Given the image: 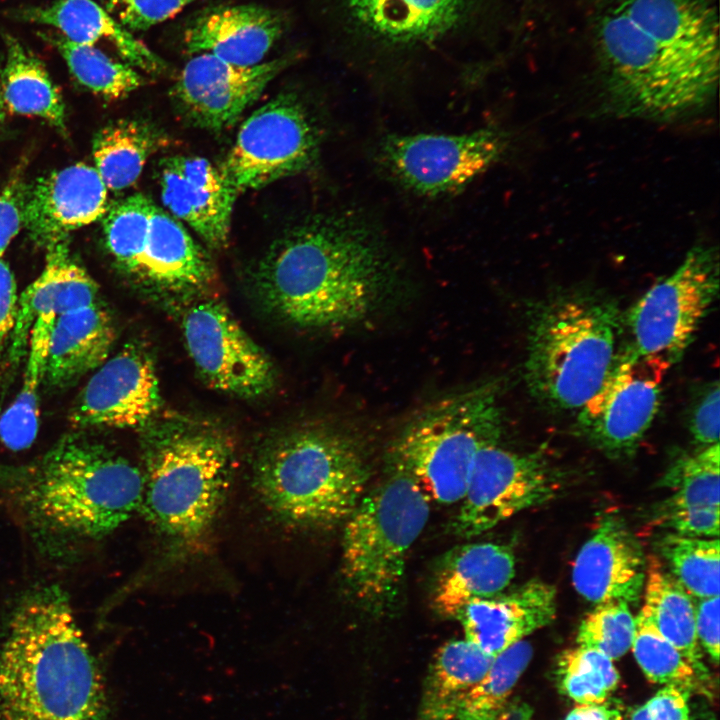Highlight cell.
<instances>
[{
  "mask_svg": "<svg viewBox=\"0 0 720 720\" xmlns=\"http://www.w3.org/2000/svg\"><path fill=\"white\" fill-rule=\"evenodd\" d=\"M591 16L603 111L674 122L712 101L719 79L716 0H601Z\"/></svg>",
  "mask_w": 720,
  "mask_h": 720,
  "instance_id": "cell-1",
  "label": "cell"
},
{
  "mask_svg": "<svg viewBox=\"0 0 720 720\" xmlns=\"http://www.w3.org/2000/svg\"><path fill=\"white\" fill-rule=\"evenodd\" d=\"M392 280L375 227L353 212L312 217L285 233L256 270V289L276 316L331 328L366 317Z\"/></svg>",
  "mask_w": 720,
  "mask_h": 720,
  "instance_id": "cell-2",
  "label": "cell"
},
{
  "mask_svg": "<svg viewBox=\"0 0 720 720\" xmlns=\"http://www.w3.org/2000/svg\"><path fill=\"white\" fill-rule=\"evenodd\" d=\"M105 681L58 585L27 591L0 638V720H108Z\"/></svg>",
  "mask_w": 720,
  "mask_h": 720,
  "instance_id": "cell-3",
  "label": "cell"
},
{
  "mask_svg": "<svg viewBox=\"0 0 720 720\" xmlns=\"http://www.w3.org/2000/svg\"><path fill=\"white\" fill-rule=\"evenodd\" d=\"M142 471L102 444L58 441L28 473L19 502L30 528L52 546L97 541L140 512Z\"/></svg>",
  "mask_w": 720,
  "mask_h": 720,
  "instance_id": "cell-4",
  "label": "cell"
},
{
  "mask_svg": "<svg viewBox=\"0 0 720 720\" xmlns=\"http://www.w3.org/2000/svg\"><path fill=\"white\" fill-rule=\"evenodd\" d=\"M143 499L140 512L163 536L189 542L213 524L229 492L235 456L213 424L152 419L141 428Z\"/></svg>",
  "mask_w": 720,
  "mask_h": 720,
  "instance_id": "cell-5",
  "label": "cell"
},
{
  "mask_svg": "<svg viewBox=\"0 0 720 720\" xmlns=\"http://www.w3.org/2000/svg\"><path fill=\"white\" fill-rule=\"evenodd\" d=\"M369 471L355 441L325 427H304L267 442L252 484L272 515L298 528L344 522L363 497Z\"/></svg>",
  "mask_w": 720,
  "mask_h": 720,
  "instance_id": "cell-6",
  "label": "cell"
},
{
  "mask_svg": "<svg viewBox=\"0 0 720 720\" xmlns=\"http://www.w3.org/2000/svg\"><path fill=\"white\" fill-rule=\"evenodd\" d=\"M616 304L591 292L559 293L530 315L526 385L544 406L580 410L602 385L617 355Z\"/></svg>",
  "mask_w": 720,
  "mask_h": 720,
  "instance_id": "cell-7",
  "label": "cell"
},
{
  "mask_svg": "<svg viewBox=\"0 0 720 720\" xmlns=\"http://www.w3.org/2000/svg\"><path fill=\"white\" fill-rule=\"evenodd\" d=\"M502 430L499 388L485 383L450 396L408 424L391 449L394 471L441 504L460 502L478 453Z\"/></svg>",
  "mask_w": 720,
  "mask_h": 720,
  "instance_id": "cell-8",
  "label": "cell"
},
{
  "mask_svg": "<svg viewBox=\"0 0 720 720\" xmlns=\"http://www.w3.org/2000/svg\"><path fill=\"white\" fill-rule=\"evenodd\" d=\"M429 512V499L417 484L394 471L344 521L342 577L367 611L383 614L397 601L408 552Z\"/></svg>",
  "mask_w": 720,
  "mask_h": 720,
  "instance_id": "cell-9",
  "label": "cell"
},
{
  "mask_svg": "<svg viewBox=\"0 0 720 720\" xmlns=\"http://www.w3.org/2000/svg\"><path fill=\"white\" fill-rule=\"evenodd\" d=\"M493 0H336L344 40L384 60L439 51L477 35Z\"/></svg>",
  "mask_w": 720,
  "mask_h": 720,
  "instance_id": "cell-10",
  "label": "cell"
},
{
  "mask_svg": "<svg viewBox=\"0 0 720 720\" xmlns=\"http://www.w3.org/2000/svg\"><path fill=\"white\" fill-rule=\"evenodd\" d=\"M509 138L499 128L463 134H386L376 146L381 169L403 189L425 198L463 191L506 153Z\"/></svg>",
  "mask_w": 720,
  "mask_h": 720,
  "instance_id": "cell-11",
  "label": "cell"
},
{
  "mask_svg": "<svg viewBox=\"0 0 720 720\" xmlns=\"http://www.w3.org/2000/svg\"><path fill=\"white\" fill-rule=\"evenodd\" d=\"M718 292V249L697 244L630 309L629 346L641 354L662 356L673 365L693 341Z\"/></svg>",
  "mask_w": 720,
  "mask_h": 720,
  "instance_id": "cell-12",
  "label": "cell"
},
{
  "mask_svg": "<svg viewBox=\"0 0 720 720\" xmlns=\"http://www.w3.org/2000/svg\"><path fill=\"white\" fill-rule=\"evenodd\" d=\"M320 142L304 103L295 94H281L243 122L219 170L237 196L307 170L318 157Z\"/></svg>",
  "mask_w": 720,
  "mask_h": 720,
  "instance_id": "cell-13",
  "label": "cell"
},
{
  "mask_svg": "<svg viewBox=\"0 0 720 720\" xmlns=\"http://www.w3.org/2000/svg\"><path fill=\"white\" fill-rule=\"evenodd\" d=\"M568 472L544 452L517 453L498 442L478 453L456 516L457 535H480L510 517L543 505L568 488Z\"/></svg>",
  "mask_w": 720,
  "mask_h": 720,
  "instance_id": "cell-14",
  "label": "cell"
},
{
  "mask_svg": "<svg viewBox=\"0 0 720 720\" xmlns=\"http://www.w3.org/2000/svg\"><path fill=\"white\" fill-rule=\"evenodd\" d=\"M671 366L630 346L617 353L602 385L579 410L580 434L607 457L632 456L656 416Z\"/></svg>",
  "mask_w": 720,
  "mask_h": 720,
  "instance_id": "cell-15",
  "label": "cell"
},
{
  "mask_svg": "<svg viewBox=\"0 0 720 720\" xmlns=\"http://www.w3.org/2000/svg\"><path fill=\"white\" fill-rule=\"evenodd\" d=\"M188 353L213 388L240 398L268 393L276 374L268 355L241 328L221 303L192 306L183 318Z\"/></svg>",
  "mask_w": 720,
  "mask_h": 720,
  "instance_id": "cell-16",
  "label": "cell"
},
{
  "mask_svg": "<svg viewBox=\"0 0 720 720\" xmlns=\"http://www.w3.org/2000/svg\"><path fill=\"white\" fill-rule=\"evenodd\" d=\"M287 64V59H274L241 66L209 53L196 54L180 72L173 97L193 124L222 130L237 122Z\"/></svg>",
  "mask_w": 720,
  "mask_h": 720,
  "instance_id": "cell-17",
  "label": "cell"
},
{
  "mask_svg": "<svg viewBox=\"0 0 720 720\" xmlns=\"http://www.w3.org/2000/svg\"><path fill=\"white\" fill-rule=\"evenodd\" d=\"M151 355L127 345L96 369L76 400L71 422L78 427H144L160 407Z\"/></svg>",
  "mask_w": 720,
  "mask_h": 720,
  "instance_id": "cell-18",
  "label": "cell"
},
{
  "mask_svg": "<svg viewBox=\"0 0 720 720\" xmlns=\"http://www.w3.org/2000/svg\"><path fill=\"white\" fill-rule=\"evenodd\" d=\"M646 570L640 542L621 517L609 514L580 548L572 583L592 603L619 600L635 605L643 593Z\"/></svg>",
  "mask_w": 720,
  "mask_h": 720,
  "instance_id": "cell-19",
  "label": "cell"
},
{
  "mask_svg": "<svg viewBox=\"0 0 720 720\" xmlns=\"http://www.w3.org/2000/svg\"><path fill=\"white\" fill-rule=\"evenodd\" d=\"M107 187L96 169L77 163L39 178L27 187L24 226L46 248L103 217Z\"/></svg>",
  "mask_w": 720,
  "mask_h": 720,
  "instance_id": "cell-20",
  "label": "cell"
},
{
  "mask_svg": "<svg viewBox=\"0 0 720 720\" xmlns=\"http://www.w3.org/2000/svg\"><path fill=\"white\" fill-rule=\"evenodd\" d=\"M160 185L162 202L172 216L212 248L226 244L236 195L219 168L198 156L168 157L161 163Z\"/></svg>",
  "mask_w": 720,
  "mask_h": 720,
  "instance_id": "cell-21",
  "label": "cell"
},
{
  "mask_svg": "<svg viewBox=\"0 0 720 720\" xmlns=\"http://www.w3.org/2000/svg\"><path fill=\"white\" fill-rule=\"evenodd\" d=\"M556 611L555 586L534 578L508 594L471 601L456 619L467 640L495 657L549 625Z\"/></svg>",
  "mask_w": 720,
  "mask_h": 720,
  "instance_id": "cell-22",
  "label": "cell"
},
{
  "mask_svg": "<svg viewBox=\"0 0 720 720\" xmlns=\"http://www.w3.org/2000/svg\"><path fill=\"white\" fill-rule=\"evenodd\" d=\"M283 32L275 11L255 4L218 7L197 17L185 30L186 50L209 53L229 63H262Z\"/></svg>",
  "mask_w": 720,
  "mask_h": 720,
  "instance_id": "cell-23",
  "label": "cell"
},
{
  "mask_svg": "<svg viewBox=\"0 0 720 720\" xmlns=\"http://www.w3.org/2000/svg\"><path fill=\"white\" fill-rule=\"evenodd\" d=\"M514 575L515 556L507 545L479 542L455 547L437 567L432 606L440 616L456 619L471 601L500 594Z\"/></svg>",
  "mask_w": 720,
  "mask_h": 720,
  "instance_id": "cell-24",
  "label": "cell"
},
{
  "mask_svg": "<svg viewBox=\"0 0 720 720\" xmlns=\"http://www.w3.org/2000/svg\"><path fill=\"white\" fill-rule=\"evenodd\" d=\"M213 277L205 251L178 219L154 204L137 279L159 292L191 293Z\"/></svg>",
  "mask_w": 720,
  "mask_h": 720,
  "instance_id": "cell-25",
  "label": "cell"
},
{
  "mask_svg": "<svg viewBox=\"0 0 720 720\" xmlns=\"http://www.w3.org/2000/svg\"><path fill=\"white\" fill-rule=\"evenodd\" d=\"M115 329L98 302L58 316L51 329L45 378L61 387L96 370L108 358Z\"/></svg>",
  "mask_w": 720,
  "mask_h": 720,
  "instance_id": "cell-26",
  "label": "cell"
},
{
  "mask_svg": "<svg viewBox=\"0 0 720 720\" xmlns=\"http://www.w3.org/2000/svg\"><path fill=\"white\" fill-rule=\"evenodd\" d=\"M18 300L13 354L21 352L37 316L58 317L98 302V287L90 275L69 255L64 241L47 247L41 275Z\"/></svg>",
  "mask_w": 720,
  "mask_h": 720,
  "instance_id": "cell-27",
  "label": "cell"
},
{
  "mask_svg": "<svg viewBox=\"0 0 720 720\" xmlns=\"http://www.w3.org/2000/svg\"><path fill=\"white\" fill-rule=\"evenodd\" d=\"M34 23L53 27L67 40L95 46L107 41L128 64L147 72H161L163 60L124 28L104 7L93 0H56L23 11Z\"/></svg>",
  "mask_w": 720,
  "mask_h": 720,
  "instance_id": "cell-28",
  "label": "cell"
},
{
  "mask_svg": "<svg viewBox=\"0 0 720 720\" xmlns=\"http://www.w3.org/2000/svg\"><path fill=\"white\" fill-rule=\"evenodd\" d=\"M493 658L466 638L442 645L426 675L416 720H456Z\"/></svg>",
  "mask_w": 720,
  "mask_h": 720,
  "instance_id": "cell-29",
  "label": "cell"
},
{
  "mask_svg": "<svg viewBox=\"0 0 720 720\" xmlns=\"http://www.w3.org/2000/svg\"><path fill=\"white\" fill-rule=\"evenodd\" d=\"M640 610L685 657L699 677L707 675L702 648L695 628L694 600L673 575L656 559L647 562Z\"/></svg>",
  "mask_w": 720,
  "mask_h": 720,
  "instance_id": "cell-30",
  "label": "cell"
},
{
  "mask_svg": "<svg viewBox=\"0 0 720 720\" xmlns=\"http://www.w3.org/2000/svg\"><path fill=\"white\" fill-rule=\"evenodd\" d=\"M4 41L1 89L5 108L13 113L40 117L63 130L64 104L44 65L17 38L6 35Z\"/></svg>",
  "mask_w": 720,
  "mask_h": 720,
  "instance_id": "cell-31",
  "label": "cell"
},
{
  "mask_svg": "<svg viewBox=\"0 0 720 720\" xmlns=\"http://www.w3.org/2000/svg\"><path fill=\"white\" fill-rule=\"evenodd\" d=\"M159 144V134L143 121L119 120L103 128L94 140L93 157L107 189L134 184Z\"/></svg>",
  "mask_w": 720,
  "mask_h": 720,
  "instance_id": "cell-32",
  "label": "cell"
},
{
  "mask_svg": "<svg viewBox=\"0 0 720 720\" xmlns=\"http://www.w3.org/2000/svg\"><path fill=\"white\" fill-rule=\"evenodd\" d=\"M56 318L38 316L31 327L22 386L15 400L0 416V440L20 451L34 442L39 428V389L45 378L52 326Z\"/></svg>",
  "mask_w": 720,
  "mask_h": 720,
  "instance_id": "cell-33",
  "label": "cell"
},
{
  "mask_svg": "<svg viewBox=\"0 0 720 720\" xmlns=\"http://www.w3.org/2000/svg\"><path fill=\"white\" fill-rule=\"evenodd\" d=\"M658 550L670 573L694 598L719 596V538L684 536L674 532L663 535Z\"/></svg>",
  "mask_w": 720,
  "mask_h": 720,
  "instance_id": "cell-34",
  "label": "cell"
},
{
  "mask_svg": "<svg viewBox=\"0 0 720 720\" xmlns=\"http://www.w3.org/2000/svg\"><path fill=\"white\" fill-rule=\"evenodd\" d=\"M49 40L75 79L106 99H120L143 85V77L133 66L110 58L95 46L71 42L60 34Z\"/></svg>",
  "mask_w": 720,
  "mask_h": 720,
  "instance_id": "cell-35",
  "label": "cell"
},
{
  "mask_svg": "<svg viewBox=\"0 0 720 720\" xmlns=\"http://www.w3.org/2000/svg\"><path fill=\"white\" fill-rule=\"evenodd\" d=\"M719 443L699 447L674 461L660 486L672 491L658 506L667 508L719 507L720 504Z\"/></svg>",
  "mask_w": 720,
  "mask_h": 720,
  "instance_id": "cell-36",
  "label": "cell"
},
{
  "mask_svg": "<svg viewBox=\"0 0 720 720\" xmlns=\"http://www.w3.org/2000/svg\"><path fill=\"white\" fill-rule=\"evenodd\" d=\"M532 655L533 648L525 640L496 655L487 673L467 695L456 720H496Z\"/></svg>",
  "mask_w": 720,
  "mask_h": 720,
  "instance_id": "cell-37",
  "label": "cell"
},
{
  "mask_svg": "<svg viewBox=\"0 0 720 720\" xmlns=\"http://www.w3.org/2000/svg\"><path fill=\"white\" fill-rule=\"evenodd\" d=\"M556 675L560 690L578 705L606 702L619 681L613 660L579 645L559 655Z\"/></svg>",
  "mask_w": 720,
  "mask_h": 720,
  "instance_id": "cell-38",
  "label": "cell"
},
{
  "mask_svg": "<svg viewBox=\"0 0 720 720\" xmlns=\"http://www.w3.org/2000/svg\"><path fill=\"white\" fill-rule=\"evenodd\" d=\"M154 203L143 194H134L108 207L103 224L106 245L120 267L139 274Z\"/></svg>",
  "mask_w": 720,
  "mask_h": 720,
  "instance_id": "cell-39",
  "label": "cell"
},
{
  "mask_svg": "<svg viewBox=\"0 0 720 720\" xmlns=\"http://www.w3.org/2000/svg\"><path fill=\"white\" fill-rule=\"evenodd\" d=\"M631 648L637 663L650 681L664 686H677L689 692L696 686L699 676L694 668L641 611L635 617Z\"/></svg>",
  "mask_w": 720,
  "mask_h": 720,
  "instance_id": "cell-40",
  "label": "cell"
},
{
  "mask_svg": "<svg viewBox=\"0 0 720 720\" xmlns=\"http://www.w3.org/2000/svg\"><path fill=\"white\" fill-rule=\"evenodd\" d=\"M634 633L635 618L629 605L624 601L608 600L596 604L583 619L576 642L616 660L631 648Z\"/></svg>",
  "mask_w": 720,
  "mask_h": 720,
  "instance_id": "cell-41",
  "label": "cell"
},
{
  "mask_svg": "<svg viewBox=\"0 0 720 720\" xmlns=\"http://www.w3.org/2000/svg\"><path fill=\"white\" fill-rule=\"evenodd\" d=\"M198 0H103L106 10L128 31L157 25Z\"/></svg>",
  "mask_w": 720,
  "mask_h": 720,
  "instance_id": "cell-42",
  "label": "cell"
},
{
  "mask_svg": "<svg viewBox=\"0 0 720 720\" xmlns=\"http://www.w3.org/2000/svg\"><path fill=\"white\" fill-rule=\"evenodd\" d=\"M720 507L667 508L657 506L654 523L672 532L691 537L719 536Z\"/></svg>",
  "mask_w": 720,
  "mask_h": 720,
  "instance_id": "cell-43",
  "label": "cell"
},
{
  "mask_svg": "<svg viewBox=\"0 0 720 720\" xmlns=\"http://www.w3.org/2000/svg\"><path fill=\"white\" fill-rule=\"evenodd\" d=\"M719 383H710L696 401L689 420V429L698 447L719 443Z\"/></svg>",
  "mask_w": 720,
  "mask_h": 720,
  "instance_id": "cell-44",
  "label": "cell"
},
{
  "mask_svg": "<svg viewBox=\"0 0 720 720\" xmlns=\"http://www.w3.org/2000/svg\"><path fill=\"white\" fill-rule=\"evenodd\" d=\"M689 691L667 685L631 714L630 720H690Z\"/></svg>",
  "mask_w": 720,
  "mask_h": 720,
  "instance_id": "cell-45",
  "label": "cell"
},
{
  "mask_svg": "<svg viewBox=\"0 0 720 720\" xmlns=\"http://www.w3.org/2000/svg\"><path fill=\"white\" fill-rule=\"evenodd\" d=\"M27 186L15 177L0 190V258L24 225Z\"/></svg>",
  "mask_w": 720,
  "mask_h": 720,
  "instance_id": "cell-46",
  "label": "cell"
},
{
  "mask_svg": "<svg viewBox=\"0 0 720 720\" xmlns=\"http://www.w3.org/2000/svg\"><path fill=\"white\" fill-rule=\"evenodd\" d=\"M719 602V596L694 600L697 638L715 664L719 661Z\"/></svg>",
  "mask_w": 720,
  "mask_h": 720,
  "instance_id": "cell-47",
  "label": "cell"
},
{
  "mask_svg": "<svg viewBox=\"0 0 720 720\" xmlns=\"http://www.w3.org/2000/svg\"><path fill=\"white\" fill-rule=\"evenodd\" d=\"M18 308L17 286L9 265L0 258V355L15 327Z\"/></svg>",
  "mask_w": 720,
  "mask_h": 720,
  "instance_id": "cell-48",
  "label": "cell"
},
{
  "mask_svg": "<svg viewBox=\"0 0 720 720\" xmlns=\"http://www.w3.org/2000/svg\"><path fill=\"white\" fill-rule=\"evenodd\" d=\"M564 720H623L618 709L607 703L578 705Z\"/></svg>",
  "mask_w": 720,
  "mask_h": 720,
  "instance_id": "cell-49",
  "label": "cell"
},
{
  "mask_svg": "<svg viewBox=\"0 0 720 720\" xmlns=\"http://www.w3.org/2000/svg\"><path fill=\"white\" fill-rule=\"evenodd\" d=\"M532 710L523 702H508L496 720H531Z\"/></svg>",
  "mask_w": 720,
  "mask_h": 720,
  "instance_id": "cell-50",
  "label": "cell"
},
{
  "mask_svg": "<svg viewBox=\"0 0 720 720\" xmlns=\"http://www.w3.org/2000/svg\"><path fill=\"white\" fill-rule=\"evenodd\" d=\"M1 67H2V62L0 60V129H1L2 123L4 121V117H5V106H4V102H3L2 89H1Z\"/></svg>",
  "mask_w": 720,
  "mask_h": 720,
  "instance_id": "cell-51",
  "label": "cell"
}]
</instances>
